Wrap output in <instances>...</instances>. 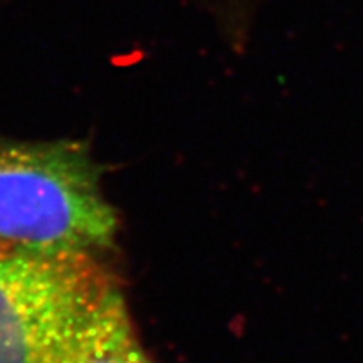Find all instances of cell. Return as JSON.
Returning a JSON list of instances; mask_svg holds the SVG:
<instances>
[{
	"label": "cell",
	"instance_id": "cell-2",
	"mask_svg": "<svg viewBox=\"0 0 363 363\" xmlns=\"http://www.w3.org/2000/svg\"><path fill=\"white\" fill-rule=\"evenodd\" d=\"M118 286L91 251L0 259V363H83Z\"/></svg>",
	"mask_w": 363,
	"mask_h": 363
},
{
	"label": "cell",
	"instance_id": "cell-4",
	"mask_svg": "<svg viewBox=\"0 0 363 363\" xmlns=\"http://www.w3.org/2000/svg\"><path fill=\"white\" fill-rule=\"evenodd\" d=\"M17 251H24V249H17V247H13V246H9V244L0 242V259H4V257L11 256V254L17 252Z\"/></svg>",
	"mask_w": 363,
	"mask_h": 363
},
{
	"label": "cell",
	"instance_id": "cell-1",
	"mask_svg": "<svg viewBox=\"0 0 363 363\" xmlns=\"http://www.w3.org/2000/svg\"><path fill=\"white\" fill-rule=\"evenodd\" d=\"M116 229L88 148L0 136V242L24 251L96 252L110 246Z\"/></svg>",
	"mask_w": 363,
	"mask_h": 363
},
{
	"label": "cell",
	"instance_id": "cell-3",
	"mask_svg": "<svg viewBox=\"0 0 363 363\" xmlns=\"http://www.w3.org/2000/svg\"><path fill=\"white\" fill-rule=\"evenodd\" d=\"M83 363H152L136 337L120 289L108 299Z\"/></svg>",
	"mask_w": 363,
	"mask_h": 363
}]
</instances>
